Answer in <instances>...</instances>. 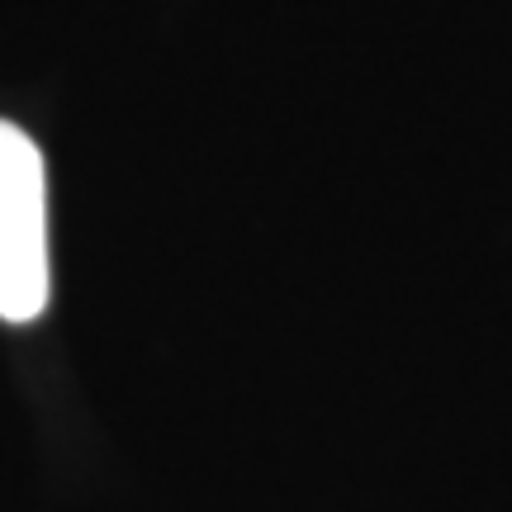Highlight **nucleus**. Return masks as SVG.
Segmentation results:
<instances>
[{
    "instance_id": "nucleus-1",
    "label": "nucleus",
    "mask_w": 512,
    "mask_h": 512,
    "mask_svg": "<svg viewBox=\"0 0 512 512\" xmlns=\"http://www.w3.org/2000/svg\"><path fill=\"white\" fill-rule=\"evenodd\" d=\"M53 299L48 171L24 128L0 119V318L34 323Z\"/></svg>"
}]
</instances>
